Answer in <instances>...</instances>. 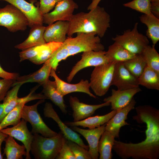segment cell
<instances>
[{
	"mask_svg": "<svg viewBox=\"0 0 159 159\" xmlns=\"http://www.w3.org/2000/svg\"><path fill=\"white\" fill-rule=\"evenodd\" d=\"M101 0H92V2L87 7V10H90L98 6Z\"/></svg>",
	"mask_w": 159,
	"mask_h": 159,
	"instance_id": "f6af8a7d",
	"label": "cell"
},
{
	"mask_svg": "<svg viewBox=\"0 0 159 159\" xmlns=\"http://www.w3.org/2000/svg\"><path fill=\"white\" fill-rule=\"evenodd\" d=\"M78 7L73 0H61L56 4L53 11L43 15V23L49 25L58 21H69Z\"/></svg>",
	"mask_w": 159,
	"mask_h": 159,
	"instance_id": "30bf717a",
	"label": "cell"
},
{
	"mask_svg": "<svg viewBox=\"0 0 159 159\" xmlns=\"http://www.w3.org/2000/svg\"><path fill=\"white\" fill-rule=\"evenodd\" d=\"M115 138L108 131L105 130L102 135L98 144V150L100 159H111L112 153Z\"/></svg>",
	"mask_w": 159,
	"mask_h": 159,
	"instance_id": "83f0119b",
	"label": "cell"
},
{
	"mask_svg": "<svg viewBox=\"0 0 159 159\" xmlns=\"http://www.w3.org/2000/svg\"><path fill=\"white\" fill-rule=\"evenodd\" d=\"M141 22L147 27L146 36L151 39L153 45H155L159 40V19L151 13L144 14L140 17Z\"/></svg>",
	"mask_w": 159,
	"mask_h": 159,
	"instance_id": "484cf974",
	"label": "cell"
},
{
	"mask_svg": "<svg viewBox=\"0 0 159 159\" xmlns=\"http://www.w3.org/2000/svg\"><path fill=\"white\" fill-rule=\"evenodd\" d=\"M132 118L139 123H145L146 138L138 143L115 140L112 149L122 159H158L159 158V110L148 105L135 108Z\"/></svg>",
	"mask_w": 159,
	"mask_h": 159,
	"instance_id": "6da1fadb",
	"label": "cell"
},
{
	"mask_svg": "<svg viewBox=\"0 0 159 159\" xmlns=\"http://www.w3.org/2000/svg\"><path fill=\"white\" fill-rule=\"evenodd\" d=\"M52 67L49 60L46 61L42 67L34 72L29 75L19 77L13 83L14 86L18 83L22 85L28 82H37L42 85L49 80Z\"/></svg>",
	"mask_w": 159,
	"mask_h": 159,
	"instance_id": "44dd1931",
	"label": "cell"
},
{
	"mask_svg": "<svg viewBox=\"0 0 159 159\" xmlns=\"http://www.w3.org/2000/svg\"><path fill=\"white\" fill-rule=\"evenodd\" d=\"M29 22L19 10L10 4L0 8V26H4L10 32H15L25 30Z\"/></svg>",
	"mask_w": 159,
	"mask_h": 159,
	"instance_id": "ba28073f",
	"label": "cell"
},
{
	"mask_svg": "<svg viewBox=\"0 0 159 159\" xmlns=\"http://www.w3.org/2000/svg\"><path fill=\"white\" fill-rule=\"evenodd\" d=\"M8 135L0 131V159H3L1 153V146L2 142L4 141Z\"/></svg>",
	"mask_w": 159,
	"mask_h": 159,
	"instance_id": "ee69618b",
	"label": "cell"
},
{
	"mask_svg": "<svg viewBox=\"0 0 159 159\" xmlns=\"http://www.w3.org/2000/svg\"><path fill=\"white\" fill-rule=\"evenodd\" d=\"M69 103L73 110V121L81 120L94 114L97 110L110 105L109 102L98 105H91L81 102L76 97L70 96Z\"/></svg>",
	"mask_w": 159,
	"mask_h": 159,
	"instance_id": "e0dca14e",
	"label": "cell"
},
{
	"mask_svg": "<svg viewBox=\"0 0 159 159\" xmlns=\"http://www.w3.org/2000/svg\"><path fill=\"white\" fill-rule=\"evenodd\" d=\"M138 23H136L132 30L127 29L123 34L117 35L112 38L115 42L135 54H142L149 44L147 37L138 32Z\"/></svg>",
	"mask_w": 159,
	"mask_h": 159,
	"instance_id": "8992f818",
	"label": "cell"
},
{
	"mask_svg": "<svg viewBox=\"0 0 159 159\" xmlns=\"http://www.w3.org/2000/svg\"><path fill=\"white\" fill-rule=\"evenodd\" d=\"M110 16L104 8L97 6L88 13L73 14L69 21L67 34L71 37L75 33L94 32L102 38L110 27Z\"/></svg>",
	"mask_w": 159,
	"mask_h": 159,
	"instance_id": "3957f363",
	"label": "cell"
},
{
	"mask_svg": "<svg viewBox=\"0 0 159 159\" xmlns=\"http://www.w3.org/2000/svg\"><path fill=\"white\" fill-rule=\"evenodd\" d=\"M43 89L42 93L50 100L55 105L57 106L62 112L66 114L67 113V106L64 103L63 96L57 91L55 81L49 80L42 85Z\"/></svg>",
	"mask_w": 159,
	"mask_h": 159,
	"instance_id": "cb8c5ba5",
	"label": "cell"
},
{
	"mask_svg": "<svg viewBox=\"0 0 159 159\" xmlns=\"http://www.w3.org/2000/svg\"><path fill=\"white\" fill-rule=\"evenodd\" d=\"M4 153L7 159H22L23 156H26V148L24 145H20L13 138L9 136L6 138Z\"/></svg>",
	"mask_w": 159,
	"mask_h": 159,
	"instance_id": "4316f807",
	"label": "cell"
},
{
	"mask_svg": "<svg viewBox=\"0 0 159 159\" xmlns=\"http://www.w3.org/2000/svg\"><path fill=\"white\" fill-rule=\"evenodd\" d=\"M44 44L22 50L19 53L20 62L30 59L36 56L42 48Z\"/></svg>",
	"mask_w": 159,
	"mask_h": 159,
	"instance_id": "8d00e7d4",
	"label": "cell"
},
{
	"mask_svg": "<svg viewBox=\"0 0 159 159\" xmlns=\"http://www.w3.org/2000/svg\"><path fill=\"white\" fill-rule=\"evenodd\" d=\"M39 10L43 15L47 13L52 10L56 4L61 0H40Z\"/></svg>",
	"mask_w": 159,
	"mask_h": 159,
	"instance_id": "ab89813d",
	"label": "cell"
},
{
	"mask_svg": "<svg viewBox=\"0 0 159 159\" xmlns=\"http://www.w3.org/2000/svg\"><path fill=\"white\" fill-rule=\"evenodd\" d=\"M106 123L94 128L83 129L77 126H70L71 129L83 136L87 141L89 150L92 159L98 158V144L101 136L105 130Z\"/></svg>",
	"mask_w": 159,
	"mask_h": 159,
	"instance_id": "2e32d148",
	"label": "cell"
},
{
	"mask_svg": "<svg viewBox=\"0 0 159 159\" xmlns=\"http://www.w3.org/2000/svg\"><path fill=\"white\" fill-rule=\"evenodd\" d=\"M66 140L63 143L56 159H76L73 153L66 143Z\"/></svg>",
	"mask_w": 159,
	"mask_h": 159,
	"instance_id": "60d3db41",
	"label": "cell"
},
{
	"mask_svg": "<svg viewBox=\"0 0 159 159\" xmlns=\"http://www.w3.org/2000/svg\"><path fill=\"white\" fill-rule=\"evenodd\" d=\"M125 67L133 75L138 78L147 66L142 54H138L134 58L123 62Z\"/></svg>",
	"mask_w": 159,
	"mask_h": 159,
	"instance_id": "d6a6232c",
	"label": "cell"
},
{
	"mask_svg": "<svg viewBox=\"0 0 159 159\" xmlns=\"http://www.w3.org/2000/svg\"><path fill=\"white\" fill-rule=\"evenodd\" d=\"M44 114L45 117L52 118L56 122L61 132L66 139L74 142L88 150V145L85 144L79 135L69 127L65 123L62 122L53 108L52 104L49 102H47L45 104L44 108Z\"/></svg>",
	"mask_w": 159,
	"mask_h": 159,
	"instance_id": "7c38bea8",
	"label": "cell"
},
{
	"mask_svg": "<svg viewBox=\"0 0 159 159\" xmlns=\"http://www.w3.org/2000/svg\"><path fill=\"white\" fill-rule=\"evenodd\" d=\"M4 108V105L3 103L0 102V117L2 115Z\"/></svg>",
	"mask_w": 159,
	"mask_h": 159,
	"instance_id": "bcb514c9",
	"label": "cell"
},
{
	"mask_svg": "<svg viewBox=\"0 0 159 159\" xmlns=\"http://www.w3.org/2000/svg\"><path fill=\"white\" fill-rule=\"evenodd\" d=\"M141 91L139 87L122 90L112 89L111 95L105 98L103 101L110 102L111 110H118L127 105L133 96Z\"/></svg>",
	"mask_w": 159,
	"mask_h": 159,
	"instance_id": "d6986e66",
	"label": "cell"
},
{
	"mask_svg": "<svg viewBox=\"0 0 159 159\" xmlns=\"http://www.w3.org/2000/svg\"><path fill=\"white\" fill-rule=\"evenodd\" d=\"M15 81L3 78L0 79V102L3 100L9 89Z\"/></svg>",
	"mask_w": 159,
	"mask_h": 159,
	"instance_id": "74e56055",
	"label": "cell"
},
{
	"mask_svg": "<svg viewBox=\"0 0 159 159\" xmlns=\"http://www.w3.org/2000/svg\"><path fill=\"white\" fill-rule=\"evenodd\" d=\"M136 103L135 100L133 98L127 105L117 110L114 115L106 123L105 130L110 132L115 138H118L121 128L129 125L126 120L127 119L129 112L135 108Z\"/></svg>",
	"mask_w": 159,
	"mask_h": 159,
	"instance_id": "5bb4252c",
	"label": "cell"
},
{
	"mask_svg": "<svg viewBox=\"0 0 159 159\" xmlns=\"http://www.w3.org/2000/svg\"><path fill=\"white\" fill-rule=\"evenodd\" d=\"M10 3L21 11L27 18L28 26L30 27L37 25H42L43 16L39 7H36L32 3L25 0H0Z\"/></svg>",
	"mask_w": 159,
	"mask_h": 159,
	"instance_id": "ac0fdd59",
	"label": "cell"
},
{
	"mask_svg": "<svg viewBox=\"0 0 159 159\" xmlns=\"http://www.w3.org/2000/svg\"><path fill=\"white\" fill-rule=\"evenodd\" d=\"M46 28V26L42 25H37L32 27L26 39L23 42L16 45L15 47L22 50L46 43L44 37Z\"/></svg>",
	"mask_w": 159,
	"mask_h": 159,
	"instance_id": "7402d4cb",
	"label": "cell"
},
{
	"mask_svg": "<svg viewBox=\"0 0 159 159\" xmlns=\"http://www.w3.org/2000/svg\"><path fill=\"white\" fill-rule=\"evenodd\" d=\"M69 21H58L46 27L44 37L46 43L63 42L66 39L69 28Z\"/></svg>",
	"mask_w": 159,
	"mask_h": 159,
	"instance_id": "ffe728a7",
	"label": "cell"
},
{
	"mask_svg": "<svg viewBox=\"0 0 159 159\" xmlns=\"http://www.w3.org/2000/svg\"><path fill=\"white\" fill-rule=\"evenodd\" d=\"M117 110H112L110 112L102 115L89 117L82 120L75 122H65L68 126H80L91 129L98 127L106 123L117 112Z\"/></svg>",
	"mask_w": 159,
	"mask_h": 159,
	"instance_id": "603a6c76",
	"label": "cell"
},
{
	"mask_svg": "<svg viewBox=\"0 0 159 159\" xmlns=\"http://www.w3.org/2000/svg\"><path fill=\"white\" fill-rule=\"evenodd\" d=\"M150 11L154 16L159 18V1L151 2Z\"/></svg>",
	"mask_w": 159,
	"mask_h": 159,
	"instance_id": "7bdbcfd3",
	"label": "cell"
},
{
	"mask_svg": "<svg viewBox=\"0 0 159 159\" xmlns=\"http://www.w3.org/2000/svg\"><path fill=\"white\" fill-rule=\"evenodd\" d=\"M62 43L53 42L44 44L38 54L29 60L36 64H40L45 63L51 57Z\"/></svg>",
	"mask_w": 159,
	"mask_h": 159,
	"instance_id": "4dcf8cb0",
	"label": "cell"
},
{
	"mask_svg": "<svg viewBox=\"0 0 159 159\" xmlns=\"http://www.w3.org/2000/svg\"><path fill=\"white\" fill-rule=\"evenodd\" d=\"M111 85L122 90L139 87L138 78L133 75L125 67L123 62L115 64Z\"/></svg>",
	"mask_w": 159,
	"mask_h": 159,
	"instance_id": "8fae6325",
	"label": "cell"
},
{
	"mask_svg": "<svg viewBox=\"0 0 159 159\" xmlns=\"http://www.w3.org/2000/svg\"><path fill=\"white\" fill-rule=\"evenodd\" d=\"M55 71L52 69L50 76L54 79L58 92L63 97L72 92H78L85 93L94 98L97 97L91 92L90 84L88 80L82 79L78 83L70 84L60 79L57 75Z\"/></svg>",
	"mask_w": 159,
	"mask_h": 159,
	"instance_id": "9a60e30c",
	"label": "cell"
},
{
	"mask_svg": "<svg viewBox=\"0 0 159 159\" xmlns=\"http://www.w3.org/2000/svg\"><path fill=\"white\" fill-rule=\"evenodd\" d=\"M66 142L76 159H92L88 150L72 141L66 139Z\"/></svg>",
	"mask_w": 159,
	"mask_h": 159,
	"instance_id": "d590c367",
	"label": "cell"
},
{
	"mask_svg": "<svg viewBox=\"0 0 159 159\" xmlns=\"http://www.w3.org/2000/svg\"><path fill=\"white\" fill-rule=\"evenodd\" d=\"M25 104L19 103L6 115L0 122V130L9 125H16L21 121L22 109Z\"/></svg>",
	"mask_w": 159,
	"mask_h": 159,
	"instance_id": "1f68e13d",
	"label": "cell"
},
{
	"mask_svg": "<svg viewBox=\"0 0 159 159\" xmlns=\"http://www.w3.org/2000/svg\"><path fill=\"white\" fill-rule=\"evenodd\" d=\"M77 33L75 37L66 38L49 59L52 69L56 70L59 63L70 56L88 51L104 50L100 38L95 33Z\"/></svg>",
	"mask_w": 159,
	"mask_h": 159,
	"instance_id": "7a4b0ae2",
	"label": "cell"
},
{
	"mask_svg": "<svg viewBox=\"0 0 159 159\" xmlns=\"http://www.w3.org/2000/svg\"><path fill=\"white\" fill-rule=\"evenodd\" d=\"M138 80L139 85L149 89L159 90V74L147 65Z\"/></svg>",
	"mask_w": 159,
	"mask_h": 159,
	"instance_id": "f1b7e54d",
	"label": "cell"
},
{
	"mask_svg": "<svg viewBox=\"0 0 159 159\" xmlns=\"http://www.w3.org/2000/svg\"><path fill=\"white\" fill-rule=\"evenodd\" d=\"M19 77L18 73L7 72L2 68L0 64V78L16 80Z\"/></svg>",
	"mask_w": 159,
	"mask_h": 159,
	"instance_id": "b9f144b4",
	"label": "cell"
},
{
	"mask_svg": "<svg viewBox=\"0 0 159 159\" xmlns=\"http://www.w3.org/2000/svg\"><path fill=\"white\" fill-rule=\"evenodd\" d=\"M26 122L22 118L16 125L11 127H6L0 131L21 141L26 148V154L25 159H30V152L34 136L28 130Z\"/></svg>",
	"mask_w": 159,
	"mask_h": 159,
	"instance_id": "4fadbf2b",
	"label": "cell"
},
{
	"mask_svg": "<svg viewBox=\"0 0 159 159\" xmlns=\"http://www.w3.org/2000/svg\"><path fill=\"white\" fill-rule=\"evenodd\" d=\"M155 46L148 45L142 53L147 65L159 74V54Z\"/></svg>",
	"mask_w": 159,
	"mask_h": 159,
	"instance_id": "836d02e7",
	"label": "cell"
},
{
	"mask_svg": "<svg viewBox=\"0 0 159 159\" xmlns=\"http://www.w3.org/2000/svg\"><path fill=\"white\" fill-rule=\"evenodd\" d=\"M105 55L110 62H124L135 57L137 55L134 54L115 42L109 46Z\"/></svg>",
	"mask_w": 159,
	"mask_h": 159,
	"instance_id": "d4e9b609",
	"label": "cell"
},
{
	"mask_svg": "<svg viewBox=\"0 0 159 159\" xmlns=\"http://www.w3.org/2000/svg\"><path fill=\"white\" fill-rule=\"evenodd\" d=\"M105 53L104 50L83 52L81 59L73 67L67 78V81L71 82L76 74L83 69L89 67H95L109 62Z\"/></svg>",
	"mask_w": 159,
	"mask_h": 159,
	"instance_id": "9c48e42d",
	"label": "cell"
},
{
	"mask_svg": "<svg viewBox=\"0 0 159 159\" xmlns=\"http://www.w3.org/2000/svg\"><path fill=\"white\" fill-rule=\"evenodd\" d=\"M116 63L111 62L95 67L92 72L90 87L97 96L105 95L111 86Z\"/></svg>",
	"mask_w": 159,
	"mask_h": 159,
	"instance_id": "5b68a950",
	"label": "cell"
},
{
	"mask_svg": "<svg viewBox=\"0 0 159 159\" xmlns=\"http://www.w3.org/2000/svg\"><path fill=\"white\" fill-rule=\"evenodd\" d=\"M150 1L151 2L159 1V0H150Z\"/></svg>",
	"mask_w": 159,
	"mask_h": 159,
	"instance_id": "7dc6e473",
	"label": "cell"
},
{
	"mask_svg": "<svg viewBox=\"0 0 159 159\" xmlns=\"http://www.w3.org/2000/svg\"><path fill=\"white\" fill-rule=\"evenodd\" d=\"M22 85L21 83H18L13 86V88L8 92L3 100L4 108L0 117V122L6 115L18 104V93Z\"/></svg>",
	"mask_w": 159,
	"mask_h": 159,
	"instance_id": "f546056e",
	"label": "cell"
},
{
	"mask_svg": "<svg viewBox=\"0 0 159 159\" xmlns=\"http://www.w3.org/2000/svg\"><path fill=\"white\" fill-rule=\"evenodd\" d=\"M38 87L39 86H36L32 88L30 93L27 96L21 98L19 97L18 103L23 102L26 103L29 101L36 99H47V97L42 93L38 94L34 93Z\"/></svg>",
	"mask_w": 159,
	"mask_h": 159,
	"instance_id": "f35d334b",
	"label": "cell"
},
{
	"mask_svg": "<svg viewBox=\"0 0 159 159\" xmlns=\"http://www.w3.org/2000/svg\"><path fill=\"white\" fill-rule=\"evenodd\" d=\"M45 101L42 99L35 104L30 106H24L21 118L29 122L32 126V133L40 134L45 137H51L57 135L58 133L50 129L45 124L37 111L38 105Z\"/></svg>",
	"mask_w": 159,
	"mask_h": 159,
	"instance_id": "52a82bcc",
	"label": "cell"
},
{
	"mask_svg": "<svg viewBox=\"0 0 159 159\" xmlns=\"http://www.w3.org/2000/svg\"><path fill=\"white\" fill-rule=\"evenodd\" d=\"M33 134L30 151L35 159H56L66 139L62 133L47 137L38 133Z\"/></svg>",
	"mask_w": 159,
	"mask_h": 159,
	"instance_id": "277c9868",
	"label": "cell"
},
{
	"mask_svg": "<svg viewBox=\"0 0 159 159\" xmlns=\"http://www.w3.org/2000/svg\"><path fill=\"white\" fill-rule=\"evenodd\" d=\"M123 5L144 14H149L151 13L150 0H133L124 4Z\"/></svg>",
	"mask_w": 159,
	"mask_h": 159,
	"instance_id": "e575fe53",
	"label": "cell"
}]
</instances>
